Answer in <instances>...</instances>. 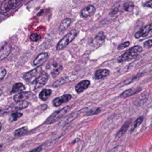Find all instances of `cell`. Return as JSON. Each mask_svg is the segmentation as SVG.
<instances>
[{
	"label": "cell",
	"mask_w": 152,
	"mask_h": 152,
	"mask_svg": "<svg viewBox=\"0 0 152 152\" xmlns=\"http://www.w3.org/2000/svg\"><path fill=\"white\" fill-rule=\"evenodd\" d=\"M90 84V82L89 80H83V81L79 82L75 86V90L77 93H80L83 92V91L86 90L89 87Z\"/></svg>",
	"instance_id": "cell-13"
},
{
	"label": "cell",
	"mask_w": 152,
	"mask_h": 152,
	"mask_svg": "<svg viewBox=\"0 0 152 152\" xmlns=\"http://www.w3.org/2000/svg\"><path fill=\"white\" fill-rule=\"evenodd\" d=\"M30 39L33 42H36L39 39V36L37 33H33L30 35Z\"/></svg>",
	"instance_id": "cell-30"
},
{
	"label": "cell",
	"mask_w": 152,
	"mask_h": 152,
	"mask_svg": "<svg viewBox=\"0 0 152 152\" xmlns=\"http://www.w3.org/2000/svg\"><path fill=\"white\" fill-rule=\"evenodd\" d=\"M130 45V42L129 41H126L124 43H122L121 44L119 45V46H118V50H121V49H123L124 48H126L127 47H128Z\"/></svg>",
	"instance_id": "cell-27"
},
{
	"label": "cell",
	"mask_w": 152,
	"mask_h": 152,
	"mask_svg": "<svg viewBox=\"0 0 152 152\" xmlns=\"http://www.w3.org/2000/svg\"><path fill=\"white\" fill-rule=\"evenodd\" d=\"M49 55L46 52H43L37 55L33 61V65L35 66H39L42 65L48 58Z\"/></svg>",
	"instance_id": "cell-12"
},
{
	"label": "cell",
	"mask_w": 152,
	"mask_h": 152,
	"mask_svg": "<svg viewBox=\"0 0 152 152\" xmlns=\"http://www.w3.org/2000/svg\"><path fill=\"white\" fill-rule=\"evenodd\" d=\"M1 128H2V125H1V123L0 122V131H1Z\"/></svg>",
	"instance_id": "cell-34"
},
{
	"label": "cell",
	"mask_w": 152,
	"mask_h": 152,
	"mask_svg": "<svg viewBox=\"0 0 152 152\" xmlns=\"http://www.w3.org/2000/svg\"><path fill=\"white\" fill-rule=\"evenodd\" d=\"M144 6L152 8V0H149L144 4Z\"/></svg>",
	"instance_id": "cell-32"
},
{
	"label": "cell",
	"mask_w": 152,
	"mask_h": 152,
	"mask_svg": "<svg viewBox=\"0 0 152 152\" xmlns=\"http://www.w3.org/2000/svg\"><path fill=\"white\" fill-rule=\"evenodd\" d=\"M143 119H144L143 116H140V117H138V118L136 119V120L134 121V124H133V126L132 127V128H131V132L134 131V129H135L136 128H137V127L142 123V121H143Z\"/></svg>",
	"instance_id": "cell-25"
},
{
	"label": "cell",
	"mask_w": 152,
	"mask_h": 152,
	"mask_svg": "<svg viewBox=\"0 0 152 152\" xmlns=\"http://www.w3.org/2000/svg\"><path fill=\"white\" fill-rule=\"evenodd\" d=\"M2 145H1V144H0V150H1V148H2Z\"/></svg>",
	"instance_id": "cell-36"
},
{
	"label": "cell",
	"mask_w": 152,
	"mask_h": 152,
	"mask_svg": "<svg viewBox=\"0 0 152 152\" xmlns=\"http://www.w3.org/2000/svg\"><path fill=\"white\" fill-rule=\"evenodd\" d=\"M2 90H1V89H0V96L1 95V94H2Z\"/></svg>",
	"instance_id": "cell-35"
},
{
	"label": "cell",
	"mask_w": 152,
	"mask_h": 152,
	"mask_svg": "<svg viewBox=\"0 0 152 152\" xmlns=\"http://www.w3.org/2000/svg\"><path fill=\"white\" fill-rule=\"evenodd\" d=\"M48 66H48V68L50 69L51 75L53 78L56 77L62 71V65L56 62H53L50 64H49Z\"/></svg>",
	"instance_id": "cell-8"
},
{
	"label": "cell",
	"mask_w": 152,
	"mask_h": 152,
	"mask_svg": "<svg viewBox=\"0 0 152 152\" xmlns=\"http://www.w3.org/2000/svg\"><path fill=\"white\" fill-rule=\"evenodd\" d=\"M52 93V90L50 89H43L40 93L39 97V98L45 101L49 99Z\"/></svg>",
	"instance_id": "cell-21"
},
{
	"label": "cell",
	"mask_w": 152,
	"mask_h": 152,
	"mask_svg": "<svg viewBox=\"0 0 152 152\" xmlns=\"http://www.w3.org/2000/svg\"><path fill=\"white\" fill-rule=\"evenodd\" d=\"M33 94L31 92H20L17 93L14 96V100L15 102L20 101H25L30 99Z\"/></svg>",
	"instance_id": "cell-10"
},
{
	"label": "cell",
	"mask_w": 152,
	"mask_h": 152,
	"mask_svg": "<svg viewBox=\"0 0 152 152\" xmlns=\"http://www.w3.org/2000/svg\"><path fill=\"white\" fill-rule=\"evenodd\" d=\"M148 94L146 92L143 93L136 99V100L134 101V104L136 106H142L146 102V101L148 99Z\"/></svg>",
	"instance_id": "cell-15"
},
{
	"label": "cell",
	"mask_w": 152,
	"mask_h": 152,
	"mask_svg": "<svg viewBox=\"0 0 152 152\" xmlns=\"http://www.w3.org/2000/svg\"><path fill=\"white\" fill-rule=\"evenodd\" d=\"M23 0H4L0 8L1 14H5L15 9Z\"/></svg>",
	"instance_id": "cell-2"
},
{
	"label": "cell",
	"mask_w": 152,
	"mask_h": 152,
	"mask_svg": "<svg viewBox=\"0 0 152 152\" xmlns=\"http://www.w3.org/2000/svg\"><path fill=\"white\" fill-rule=\"evenodd\" d=\"M152 46V40L150 39L144 43V47L145 48H150Z\"/></svg>",
	"instance_id": "cell-31"
},
{
	"label": "cell",
	"mask_w": 152,
	"mask_h": 152,
	"mask_svg": "<svg viewBox=\"0 0 152 152\" xmlns=\"http://www.w3.org/2000/svg\"><path fill=\"white\" fill-rule=\"evenodd\" d=\"M24 90H25V87L21 83H17L15 84H14L12 88V90L11 91V93H14L21 92Z\"/></svg>",
	"instance_id": "cell-22"
},
{
	"label": "cell",
	"mask_w": 152,
	"mask_h": 152,
	"mask_svg": "<svg viewBox=\"0 0 152 152\" xmlns=\"http://www.w3.org/2000/svg\"><path fill=\"white\" fill-rule=\"evenodd\" d=\"M131 122V119H129L128 121H126L124 125L121 126V128L119 129V130L118 131V132L116 134V137L117 138H120L127 131L129 126L130 125Z\"/></svg>",
	"instance_id": "cell-18"
},
{
	"label": "cell",
	"mask_w": 152,
	"mask_h": 152,
	"mask_svg": "<svg viewBox=\"0 0 152 152\" xmlns=\"http://www.w3.org/2000/svg\"><path fill=\"white\" fill-rule=\"evenodd\" d=\"M77 34V31L75 30H73L69 31L65 36H64L63 38L58 43L56 46V49L58 50H61L66 48V46L74 40Z\"/></svg>",
	"instance_id": "cell-3"
},
{
	"label": "cell",
	"mask_w": 152,
	"mask_h": 152,
	"mask_svg": "<svg viewBox=\"0 0 152 152\" xmlns=\"http://www.w3.org/2000/svg\"><path fill=\"white\" fill-rule=\"evenodd\" d=\"M70 106H68L63 107L59 110L55 111L53 112L45 121L46 124H52L56 121H58L61 118H62L64 115H65L67 112L70 109Z\"/></svg>",
	"instance_id": "cell-4"
},
{
	"label": "cell",
	"mask_w": 152,
	"mask_h": 152,
	"mask_svg": "<svg viewBox=\"0 0 152 152\" xmlns=\"http://www.w3.org/2000/svg\"><path fill=\"white\" fill-rule=\"evenodd\" d=\"M43 72V70L41 66H37V68L26 72L23 75V78L25 81L29 83H33Z\"/></svg>",
	"instance_id": "cell-5"
},
{
	"label": "cell",
	"mask_w": 152,
	"mask_h": 152,
	"mask_svg": "<svg viewBox=\"0 0 152 152\" xmlns=\"http://www.w3.org/2000/svg\"><path fill=\"white\" fill-rule=\"evenodd\" d=\"M28 102L26 100L25 101H20L15 102V103L13 105H12V109L14 110H19V109H23L24 108H26L28 106Z\"/></svg>",
	"instance_id": "cell-19"
},
{
	"label": "cell",
	"mask_w": 152,
	"mask_h": 152,
	"mask_svg": "<svg viewBox=\"0 0 152 152\" xmlns=\"http://www.w3.org/2000/svg\"><path fill=\"white\" fill-rule=\"evenodd\" d=\"M134 7V4L132 2H127L124 5V8L126 11H131Z\"/></svg>",
	"instance_id": "cell-28"
},
{
	"label": "cell",
	"mask_w": 152,
	"mask_h": 152,
	"mask_svg": "<svg viewBox=\"0 0 152 152\" xmlns=\"http://www.w3.org/2000/svg\"><path fill=\"white\" fill-rule=\"evenodd\" d=\"M141 87H137V88H131L129 89H127L125 91H124L122 93H121L119 97H123L126 98L128 97H130L131 96H133L134 94H136L137 93L141 91Z\"/></svg>",
	"instance_id": "cell-11"
},
{
	"label": "cell",
	"mask_w": 152,
	"mask_h": 152,
	"mask_svg": "<svg viewBox=\"0 0 152 152\" xmlns=\"http://www.w3.org/2000/svg\"><path fill=\"white\" fill-rule=\"evenodd\" d=\"M48 75L43 71L42 74L32 83L34 88H39L46 84L48 80Z\"/></svg>",
	"instance_id": "cell-6"
},
{
	"label": "cell",
	"mask_w": 152,
	"mask_h": 152,
	"mask_svg": "<svg viewBox=\"0 0 152 152\" xmlns=\"http://www.w3.org/2000/svg\"><path fill=\"white\" fill-rule=\"evenodd\" d=\"M110 74V71L107 69H100L97 70L94 74V77L97 80L102 79L107 77Z\"/></svg>",
	"instance_id": "cell-16"
},
{
	"label": "cell",
	"mask_w": 152,
	"mask_h": 152,
	"mask_svg": "<svg viewBox=\"0 0 152 152\" xmlns=\"http://www.w3.org/2000/svg\"><path fill=\"white\" fill-rule=\"evenodd\" d=\"M142 50V49L141 46L138 45L134 46L122 54L119 57L118 61L119 62H124L131 61L136 58L141 52Z\"/></svg>",
	"instance_id": "cell-1"
},
{
	"label": "cell",
	"mask_w": 152,
	"mask_h": 152,
	"mask_svg": "<svg viewBox=\"0 0 152 152\" xmlns=\"http://www.w3.org/2000/svg\"><path fill=\"white\" fill-rule=\"evenodd\" d=\"M100 110H100V108H96L95 109H92V110H90V111H88L86 114V115H87V116H91V115H96V114L99 113L100 112Z\"/></svg>",
	"instance_id": "cell-26"
},
{
	"label": "cell",
	"mask_w": 152,
	"mask_h": 152,
	"mask_svg": "<svg viewBox=\"0 0 152 152\" xmlns=\"http://www.w3.org/2000/svg\"><path fill=\"white\" fill-rule=\"evenodd\" d=\"M11 49L10 45L8 44L4 46L0 49V61L3 60L4 58L7 57L10 53L11 52Z\"/></svg>",
	"instance_id": "cell-17"
},
{
	"label": "cell",
	"mask_w": 152,
	"mask_h": 152,
	"mask_svg": "<svg viewBox=\"0 0 152 152\" xmlns=\"http://www.w3.org/2000/svg\"><path fill=\"white\" fill-rule=\"evenodd\" d=\"M96 8L93 5H88L84 8L81 12V16L83 18H87L93 15Z\"/></svg>",
	"instance_id": "cell-14"
},
{
	"label": "cell",
	"mask_w": 152,
	"mask_h": 152,
	"mask_svg": "<svg viewBox=\"0 0 152 152\" xmlns=\"http://www.w3.org/2000/svg\"><path fill=\"white\" fill-rule=\"evenodd\" d=\"M42 147L39 146V147H37L34 148L33 150H32L30 152H40L42 150Z\"/></svg>",
	"instance_id": "cell-33"
},
{
	"label": "cell",
	"mask_w": 152,
	"mask_h": 152,
	"mask_svg": "<svg viewBox=\"0 0 152 152\" xmlns=\"http://www.w3.org/2000/svg\"><path fill=\"white\" fill-rule=\"evenodd\" d=\"M1 108H0V112H1Z\"/></svg>",
	"instance_id": "cell-37"
},
{
	"label": "cell",
	"mask_w": 152,
	"mask_h": 152,
	"mask_svg": "<svg viewBox=\"0 0 152 152\" xmlns=\"http://www.w3.org/2000/svg\"><path fill=\"white\" fill-rule=\"evenodd\" d=\"M23 116V113L20 112H14L12 113L9 118L10 122H14L16 120H17L19 118Z\"/></svg>",
	"instance_id": "cell-24"
},
{
	"label": "cell",
	"mask_w": 152,
	"mask_h": 152,
	"mask_svg": "<svg viewBox=\"0 0 152 152\" xmlns=\"http://www.w3.org/2000/svg\"><path fill=\"white\" fill-rule=\"evenodd\" d=\"M71 97L72 96L69 94H66L62 95L61 97H58L53 100V104L54 106L58 107L61 106L62 103L68 102L71 99Z\"/></svg>",
	"instance_id": "cell-9"
},
{
	"label": "cell",
	"mask_w": 152,
	"mask_h": 152,
	"mask_svg": "<svg viewBox=\"0 0 152 152\" xmlns=\"http://www.w3.org/2000/svg\"><path fill=\"white\" fill-rule=\"evenodd\" d=\"M152 31V23L144 26L138 31H137L135 34V37L136 39H139L140 37H147L149 33H151Z\"/></svg>",
	"instance_id": "cell-7"
},
{
	"label": "cell",
	"mask_w": 152,
	"mask_h": 152,
	"mask_svg": "<svg viewBox=\"0 0 152 152\" xmlns=\"http://www.w3.org/2000/svg\"><path fill=\"white\" fill-rule=\"evenodd\" d=\"M28 132V129L26 126H24L20 128H18L17 129H16L14 131V135L15 137H21L23 136L25 134H26V133Z\"/></svg>",
	"instance_id": "cell-23"
},
{
	"label": "cell",
	"mask_w": 152,
	"mask_h": 152,
	"mask_svg": "<svg viewBox=\"0 0 152 152\" xmlns=\"http://www.w3.org/2000/svg\"><path fill=\"white\" fill-rule=\"evenodd\" d=\"M71 23V20L70 18H65L64 20H63L61 21V23L59 25V30L61 32L64 31L70 26Z\"/></svg>",
	"instance_id": "cell-20"
},
{
	"label": "cell",
	"mask_w": 152,
	"mask_h": 152,
	"mask_svg": "<svg viewBox=\"0 0 152 152\" xmlns=\"http://www.w3.org/2000/svg\"><path fill=\"white\" fill-rule=\"evenodd\" d=\"M7 71L4 68H0V81H2L5 76Z\"/></svg>",
	"instance_id": "cell-29"
}]
</instances>
